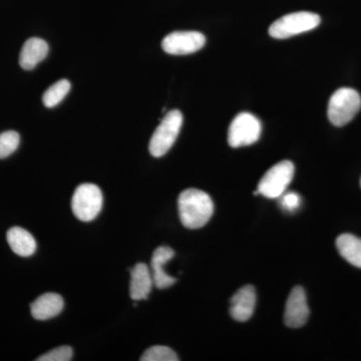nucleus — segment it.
Listing matches in <instances>:
<instances>
[{"label": "nucleus", "mask_w": 361, "mask_h": 361, "mask_svg": "<svg viewBox=\"0 0 361 361\" xmlns=\"http://www.w3.org/2000/svg\"><path fill=\"white\" fill-rule=\"evenodd\" d=\"M178 209L180 222L188 229L204 227L214 213V203L211 197L201 190H185L178 199Z\"/></svg>", "instance_id": "nucleus-1"}, {"label": "nucleus", "mask_w": 361, "mask_h": 361, "mask_svg": "<svg viewBox=\"0 0 361 361\" xmlns=\"http://www.w3.org/2000/svg\"><path fill=\"white\" fill-rule=\"evenodd\" d=\"M361 108V97L355 90L342 87L337 90L329 103V118L336 127L348 125Z\"/></svg>", "instance_id": "nucleus-2"}, {"label": "nucleus", "mask_w": 361, "mask_h": 361, "mask_svg": "<svg viewBox=\"0 0 361 361\" xmlns=\"http://www.w3.org/2000/svg\"><path fill=\"white\" fill-rule=\"evenodd\" d=\"M320 23V16L310 11L287 14L271 25L269 35L273 39H289L294 35L314 30Z\"/></svg>", "instance_id": "nucleus-3"}, {"label": "nucleus", "mask_w": 361, "mask_h": 361, "mask_svg": "<svg viewBox=\"0 0 361 361\" xmlns=\"http://www.w3.org/2000/svg\"><path fill=\"white\" fill-rule=\"evenodd\" d=\"M182 125V113L178 110L169 111L152 135L149 145L151 155L155 158L166 155L175 144Z\"/></svg>", "instance_id": "nucleus-4"}, {"label": "nucleus", "mask_w": 361, "mask_h": 361, "mask_svg": "<svg viewBox=\"0 0 361 361\" xmlns=\"http://www.w3.org/2000/svg\"><path fill=\"white\" fill-rule=\"evenodd\" d=\"M103 203V193L97 185L82 184L73 193L71 209L78 220L90 222L101 213Z\"/></svg>", "instance_id": "nucleus-5"}, {"label": "nucleus", "mask_w": 361, "mask_h": 361, "mask_svg": "<svg viewBox=\"0 0 361 361\" xmlns=\"http://www.w3.org/2000/svg\"><path fill=\"white\" fill-rule=\"evenodd\" d=\"M294 171L295 168L290 161H282L273 166L259 182L258 194L269 199L280 198L290 185Z\"/></svg>", "instance_id": "nucleus-6"}, {"label": "nucleus", "mask_w": 361, "mask_h": 361, "mask_svg": "<svg viewBox=\"0 0 361 361\" xmlns=\"http://www.w3.org/2000/svg\"><path fill=\"white\" fill-rule=\"evenodd\" d=\"M262 126L260 121L250 113H241L235 116L228 130V142L232 148L250 146L260 137Z\"/></svg>", "instance_id": "nucleus-7"}, {"label": "nucleus", "mask_w": 361, "mask_h": 361, "mask_svg": "<svg viewBox=\"0 0 361 361\" xmlns=\"http://www.w3.org/2000/svg\"><path fill=\"white\" fill-rule=\"evenodd\" d=\"M206 44V37L198 32H175L161 42L164 51L173 56H186L200 51Z\"/></svg>", "instance_id": "nucleus-8"}, {"label": "nucleus", "mask_w": 361, "mask_h": 361, "mask_svg": "<svg viewBox=\"0 0 361 361\" xmlns=\"http://www.w3.org/2000/svg\"><path fill=\"white\" fill-rule=\"evenodd\" d=\"M310 307L305 291L301 286L294 287L289 294L285 307V324L290 329H299L307 322Z\"/></svg>", "instance_id": "nucleus-9"}, {"label": "nucleus", "mask_w": 361, "mask_h": 361, "mask_svg": "<svg viewBox=\"0 0 361 361\" xmlns=\"http://www.w3.org/2000/svg\"><path fill=\"white\" fill-rule=\"evenodd\" d=\"M230 314L233 319L245 322L253 315L256 306V290L252 285L239 289L231 298Z\"/></svg>", "instance_id": "nucleus-10"}, {"label": "nucleus", "mask_w": 361, "mask_h": 361, "mask_svg": "<svg viewBox=\"0 0 361 361\" xmlns=\"http://www.w3.org/2000/svg\"><path fill=\"white\" fill-rule=\"evenodd\" d=\"M175 252L170 247L161 246L157 248L152 256V276L154 285L159 289H166L176 283L177 279L170 276L164 270V265L174 257Z\"/></svg>", "instance_id": "nucleus-11"}, {"label": "nucleus", "mask_w": 361, "mask_h": 361, "mask_svg": "<svg viewBox=\"0 0 361 361\" xmlns=\"http://www.w3.org/2000/svg\"><path fill=\"white\" fill-rule=\"evenodd\" d=\"M154 280L148 266L137 263L130 270V296L134 301L148 298L153 288Z\"/></svg>", "instance_id": "nucleus-12"}, {"label": "nucleus", "mask_w": 361, "mask_h": 361, "mask_svg": "<svg viewBox=\"0 0 361 361\" xmlns=\"http://www.w3.org/2000/svg\"><path fill=\"white\" fill-rule=\"evenodd\" d=\"M65 302L59 294L44 293L30 305L32 317L37 320H47L61 314Z\"/></svg>", "instance_id": "nucleus-13"}, {"label": "nucleus", "mask_w": 361, "mask_h": 361, "mask_svg": "<svg viewBox=\"0 0 361 361\" xmlns=\"http://www.w3.org/2000/svg\"><path fill=\"white\" fill-rule=\"evenodd\" d=\"M49 54V44L39 37L27 39L21 49L20 65L23 70L32 71L40 61H44Z\"/></svg>", "instance_id": "nucleus-14"}, {"label": "nucleus", "mask_w": 361, "mask_h": 361, "mask_svg": "<svg viewBox=\"0 0 361 361\" xmlns=\"http://www.w3.org/2000/svg\"><path fill=\"white\" fill-rule=\"evenodd\" d=\"M6 238L11 250L21 257H30L37 251V241L23 228H11L7 232Z\"/></svg>", "instance_id": "nucleus-15"}, {"label": "nucleus", "mask_w": 361, "mask_h": 361, "mask_svg": "<svg viewBox=\"0 0 361 361\" xmlns=\"http://www.w3.org/2000/svg\"><path fill=\"white\" fill-rule=\"evenodd\" d=\"M336 248L348 262L361 268V239L355 235L342 234L336 239Z\"/></svg>", "instance_id": "nucleus-16"}, {"label": "nucleus", "mask_w": 361, "mask_h": 361, "mask_svg": "<svg viewBox=\"0 0 361 361\" xmlns=\"http://www.w3.org/2000/svg\"><path fill=\"white\" fill-rule=\"evenodd\" d=\"M71 87V82L68 80H61L52 85L45 90L44 97H42L44 106L47 108H54V106H58L70 92Z\"/></svg>", "instance_id": "nucleus-17"}, {"label": "nucleus", "mask_w": 361, "mask_h": 361, "mask_svg": "<svg viewBox=\"0 0 361 361\" xmlns=\"http://www.w3.org/2000/svg\"><path fill=\"white\" fill-rule=\"evenodd\" d=\"M141 361H178L179 357L172 348L168 346L157 345L145 351L140 358Z\"/></svg>", "instance_id": "nucleus-18"}, {"label": "nucleus", "mask_w": 361, "mask_h": 361, "mask_svg": "<svg viewBox=\"0 0 361 361\" xmlns=\"http://www.w3.org/2000/svg\"><path fill=\"white\" fill-rule=\"evenodd\" d=\"M20 137L14 130H7L0 134V159L7 158L18 149Z\"/></svg>", "instance_id": "nucleus-19"}, {"label": "nucleus", "mask_w": 361, "mask_h": 361, "mask_svg": "<svg viewBox=\"0 0 361 361\" xmlns=\"http://www.w3.org/2000/svg\"><path fill=\"white\" fill-rule=\"evenodd\" d=\"M73 348L71 346H59L39 356L37 361H70L73 360Z\"/></svg>", "instance_id": "nucleus-20"}, {"label": "nucleus", "mask_w": 361, "mask_h": 361, "mask_svg": "<svg viewBox=\"0 0 361 361\" xmlns=\"http://www.w3.org/2000/svg\"><path fill=\"white\" fill-rule=\"evenodd\" d=\"M301 199L298 194L294 192H289V193L283 194L281 196V206L289 212H294L300 206Z\"/></svg>", "instance_id": "nucleus-21"}, {"label": "nucleus", "mask_w": 361, "mask_h": 361, "mask_svg": "<svg viewBox=\"0 0 361 361\" xmlns=\"http://www.w3.org/2000/svg\"><path fill=\"white\" fill-rule=\"evenodd\" d=\"M360 185H361V180H360Z\"/></svg>", "instance_id": "nucleus-22"}]
</instances>
